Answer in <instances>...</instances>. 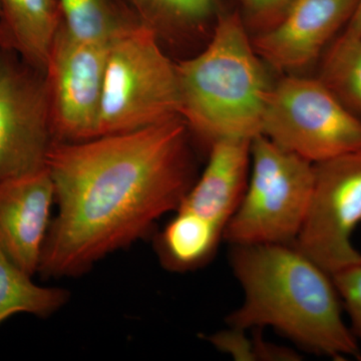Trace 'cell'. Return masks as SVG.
<instances>
[{"mask_svg":"<svg viewBox=\"0 0 361 361\" xmlns=\"http://www.w3.org/2000/svg\"><path fill=\"white\" fill-rule=\"evenodd\" d=\"M180 116L208 142L261 135L270 85L237 14L221 18L200 54L176 63Z\"/></svg>","mask_w":361,"mask_h":361,"instance_id":"cell-3","label":"cell"},{"mask_svg":"<svg viewBox=\"0 0 361 361\" xmlns=\"http://www.w3.org/2000/svg\"><path fill=\"white\" fill-rule=\"evenodd\" d=\"M261 135L312 164L361 149V120L319 78L288 77L273 85Z\"/></svg>","mask_w":361,"mask_h":361,"instance_id":"cell-6","label":"cell"},{"mask_svg":"<svg viewBox=\"0 0 361 361\" xmlns=\"http://www.w3.org/2000/svg\"><path fill=\"white\" fill-rule=\"evenodd\" d=\"M208 341L216 348L226 351L242 360H296V353L286 349L277 348L257 339H248L245 336V330L233 329L227 331L219 332L209 337Z\"/></svg>","mask_w":361,"mask_h":361,"instance_id":"cell-19","label":"cell"},{"mask_svg":"<svg viewBox=\"0 0 361 361\" xmlns=\"http://www.w3.org/2000/svg\"><path fill=\"white\" fill-rule=\"evenodd\" d=\"M254 20L265 25L263 30L274 25L283 16L291 0H244Z\"/></svg>","mask_w":361,"mask_h":361,"instance_id":"cell-21","label":"cell"},{"mask_svg":"<svg viewBox=\"0 0 361 361\" xmlns=\"http://www.w3.org/2000/svg\"><path fill=\"white\" fill-rule=\"evenodd\" d=\"M65 289L39 286L0 247V324L18 313L47 318L68 300Z\"/></svg>","mask_w":361,"mask_h":361,"instance_id":"cell-15","label":"cell"},{"mask_svg":"<svg viewBox=\"0 0 361 361\" xmlns=\"http://www.w3.org/2000/svg\"><path fill=\"white\" fill-rule=\"evenodd\" d=\"M314 164L258 135L251 142L245 194L228 223L231 245H294L310 207Z\"/></svg>","mask_w":361,"mask_h":361,"instance_id":"cell-5","label":"cell"},{"mask_svg":"<svg viewBox=\"0 0 361 361\" xmlns=\"http://www.w3.org/2000/svg\"><path fill=\"white\" fill-rule=\"evenodd\" d=\"M176 213L157 238L159 257L169 270L196 269L213 257L224 232L193 213L180 209Z\"/></svg>","mask_w":361,"mask_h":361,"instance_id":"cell-14","label":"cell"},{"mask_svg":"<svg viewBox=\"0 0 361 361\" xmlns=\"http://www.w3.org/2000/svg\"><path fill=\"white\" fill-rule=\"evenodd\" d=\"M109 44L78 39L61 25L44 73L54 142L97 137Z\"/></svg>","mask_w":361,"mask_h":361,"instance_id":"cell-9","label":"cell"},{"mask_svg":"<svg viewBox=\"0 0 361 361\" xmlns=\"http://www.w3.org/2000/svg\"><path fill=\"white\" fill-rule=\"evenodd\" d=\"M360 0H291L274 25L253 39L258 56L278 71L311 65L353 18Z\"/></svg>","mask_w":361,"mask_h":361,"instance_id":"cell-10","label":"cell"},{"mask_svg":"<svg viewBox=\"0 0 361 361\" xmlns=\"http://www.w3.org/2000/svg\"><path fill=\"white\" fill-rule=\"evenodd\" d=\"M251 142L224 139L211 144L205 170L195 180L179 209L203 218L225 232L245 194L250 173Z\"/></svg>","mask_w":361,"mask_h":361,"instance_id":"cell-12","label":"cell"},{"mask_svg":"<svg viewBox=\"0 0 361 361\" xmlns=\"http://www.w3.org/2000/svg\"><path fill=\"white\" fill-rule=\"evenodd\" d=\"M63 16L58 0H0V49L44 73Z\"/></svg>","mask_w":361,"mask_h":361,"instance_id":"cell-13","label":"cell"},{"mask_svg":"<svg viewBox=\"0 0 361 361\" xmlns=\"http://www.w3.org/2000/svg\"><path fill=\"white\" fill-rule=\"evenodd\" d=\"M334 284L350 320V329L361 344V262L332 275Z\"/></svg>","mask_w":361,"mask_h":361,"instance_id":"cell-20","label":"cell"},{"mask_svg":"<svg viewBox=\"0 0 361 361\" xmlns=\"http://www.w3.org/2000/svg\"><path fill=\"white\" fill-rule=\"evenodd\" d=\"M54 203L47 169L0 183V247L32 276L39 270Z\"/></svg>","mask_w":361,"mask_h":361,"instance_id":"cell-11","label":"cell"},{"mask_svg":"<svg viewBox=\"0 0 361 361\" xmlns=\"http://www.w3.org/2000/svg\"><path fill=\"white\" fill-rule=\"evenodd\" d=\"M54 142L44 73L0 49V183L47 169Z\"/></svg>","mask_w":361,"mask_h":361,"instance_id":"cell-8","label":"cell"},{"mask_svg":"<svg viewBox=\"0 0 361 361\" xmlns=\"http://www.w3.org/2000/svg\"><path fill=\"white\" fill-rule=\"evenodd\" d=\"M63 25L73 37L110 42L127 21L116 18L106 0H58Z\"/></svg>","mask_w":361,"mask_h":361,"instance_id":"cell-17","label":"cell"},{"mask_svg":"<svg viewBox=\"0 0 361 361\" xmlns=\"http://www.w3.org/2000/svg\"><path fill=\"white\" fill-rule=\"evenodd\" d=\"M178 116L176 63L161 49L153 28L127 21L109 44L97 137L145 129Z\"/></svg>","mask_w":361,"mask_h":361,"instance_id":"cell-4","label":"cell"},{"mask_svg":"<svg viewBox=\"0 0 361 361\" xmlns=\"http://www.w3.org/2000/svg\"><path fill=\"white\" fill-rule=\"evenodd\" d=\"M230 263L244 292L230 327H271L316 355L361 358L334 278L295 246L233 245Z\"/></svg>","mask_w":361,"mask_h":361,"instance_id":"cell-2","label":"cell"},{"mask_svg":"<svg viewBox=\"0 0 361 361\" xmlns=\"http://www.w3.org/2000/svg\"><path fill=\"white\" fill-rule=\"evenodd\" d=\"M189 132L178 116L133 132L54 142L47 170L58 215L37 273L80 276L176 212L195 182Z\"/></svg>","mask_w":361,"mask_h":361,"instance_id":"cell-1","label":"cell"},{"mask_svg":"<svg viewBox=\"0 0 361 361\" xmlns=\"http://www.w3.org/2000/svg\"><path fill=\"white\" fill-rule=\"evenodd\" d=\"M318 78L361 120V35H338L323 56Z\"/></svg>","mask_w":361,"mask_h":361,"instance_id":"cell-16","label":"cell"},{"mask_svg":"<svg viewBox=\"0 0 361 361\" xmlns=\"http://www.w3.org/2000/svg\"><path fill=\"white\" fill-rule=\"evenodd\" d=\"M361 149L314 164L310 207L294 246L330 275L361 262Z\"/></svg>","mask_w":361,"mask_h":361,"instance_id":"cell-7","label":"cell"},{"mask_svg":"<svg viewBox=\"0 0 361 361\" xmlns=\"http://www.w3.org/2000/svg\"><path fill=\"white\" fill-rule=\"evenodd\" d=\"M344 32L350 35H361V0L358 2L355 14L349 21L348 25L344 28Z\"/></svg>","mask_w":361,"mask_h":361,"instance_id":"cell-22","label":"cell"},{"mask_svg":"<svg viewBox=\"0 0 361 361\" xmlns=\"http://www.w3.org/2000/svg\"><path fill=\"white\" fill-rule=\"evenodd\" d=\"M140 14V21L161 30L191 27L212 14L216 0H130ZM160 37V35H159Z\"/></svg>","mask_w":361,"mask_h":361,"instance_id":"cell-18","label":"cell"}]
</instances>
